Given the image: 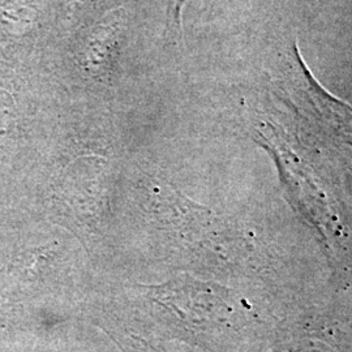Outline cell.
<instances>
[{
  "label": "cell",
  "instance_id": "obj_1",
  "mask_svg": "<svg viewBox=\"0 0 352 352\" xmlns=\"http://www.w3.org/2000/svg\"><path fill=\"white\" fill-rule=\"evenodd\" d=\"M124 24V16L120 8L107 13L101 21L94 26L84 46V62L91 72H98L110 60L116 41Z\"/></svg>",
  "mask_w": 352,
  "mask_h": 352
}]
</instances>
